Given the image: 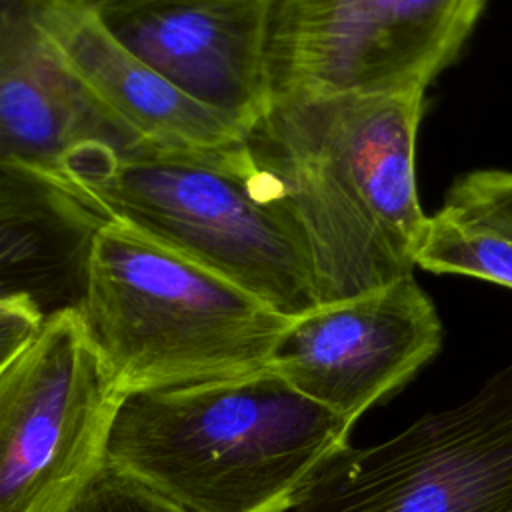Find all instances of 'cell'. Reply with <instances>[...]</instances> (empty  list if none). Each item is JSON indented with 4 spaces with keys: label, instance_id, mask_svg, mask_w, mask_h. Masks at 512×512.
I'll list each match as a JSON object with an SVG mask.
<instances>
[{
    "label": "cell",
    "instance_id": "obj_17",
    "mask_svg": "<svg viewBox=\"0 0 512 512\" xmlns=\"http://www.w3.org/2000/svg\"><path fill=\"white\" fill-rule=\"evenodd\" d=\"M106 0H0V32L38 28L70 10H100Z\"/></svg>",
    "mask_w": 512,
    "mask_h": 512
},
{
    "label": "cell",
    "instance_id": "obj_12",
    "mask_svg": "<svg viewBox=\"0 0 512 512\" xmlns=\"http://www.w3.org/2000/svg\"><path fill=\"white\" fill-rule=\"evenodd\" d=\"M34 34L50 38L66 68L144 142L174 148L220 146L248 132L184 94L124 48L96 10L66 12Z\"/></svg>",
    "mask_w": 512,
    "mask_h": 512
},
{
    "label": "cell",
    "instance_id": "obj_3",
    "mask_svg": "<svg viewBox=\"0 0 512 512\" xmlns=\"http://www.w3.org/2000/svg\"><path fill=\"white\" fill-rule=\"evenodd\" d=\"M352 426L264 368L126 392L106 462L186 512H286Z\"/></svg>",
    "mask_w": 512,
    "mask_h": 512
},
{
    "label": "cell",
    "instance_id": "obj_4",
    "mask_svg": "<svg viewBox=\"0 0 512 512\" xmlns=\"http://www.w3.org/2000/svg\"><path fill=\"white\" fill-rule=\"evenodd\" d=\"M80 312L124 392L264 370L292 322L220 274L114 220L94 238Z\"/></svg>",
    "mask_w": 512,
    "mask_h": 512
},
{
    "label": "cell",
    "instance_id": "obj_16",
    "mask_svg": "<svg viewBox=\"0 0 512 512\" xmlns=\"http://www.w3.org/2000/svg\"><path fill=\"white\" fill-rule=\"evenodd\" d=\"M46 322L42 310L24 294H0V366L22 354Z\"/></svg>",
    "mask_w": 512,
    "mask_h": 512
},
{
    "label": "cell",
    "instance_id": "obj_15",
    "mask_svg": "<svg viewBox=\"0 0 512 512\" xmlns=\"http://www.w3.org/2000/svg\"><path fill=\"white\" fill-rule=\"evenodd\" d=\"M68 512H186L132 474L104 464Z\"/></svg>",
    "mask_w": 512,
    "mask_h": 512
},
{
    "label": "cell",
    "instance_id": "obj_9",
    "mask_svg": "<svg viewBox=\"0 0 512 512\" xmlns=\"http://www.w3.org/2000/svg\"><path fill=\"white\" fill-rule=\"evenodd\" d=\"M274 0H106L98 18L134 56L206 108L250 128L272 104Z\"/></svg>",
    "mask_w": 512,
    "mask_h": 512
},
{
    "label": "cell",
    "instance_id": "obj_13",
    "mask_svg": "<svg viewBox=\"0 0 512 512\" xmlns=\"http://www.w3.org/2000/svg\"><path fill=\"white\" fill-rule=\"evenodd\" d=\"M416 268L472 276L512 288V240L458 222L438 210L428 216Z\"/></svg>",
    "mask_w": 512,
    "mask_h": 512
},
{
    "label": "cell",
    "instance_id": "obj_7",
    "mask_svg": "<svg viewBox=\"0 0 512 512\" xmlns=\"http://www.w3.org/2000/svg\"><path fill=\"white\" fill-rule=\"evenodd\" d=\"M488 0H274L272 100L412 92L452 66Z\"/></svg>",
    "mask_w": 512,
    "mask_h": 512
},
{
    "label": "cell",
    "instance_id": "obj_8",
    "mask_svg": "<svg viewBox=\"0 0 512 512\" xmlns=\"http://www.w3.org/2000/svg\"><path fill=\"white\" fill-rule=\"evenodd\" d=\"M442 346V322L414 274L292 318L268 366L298 392L356 422Z\"/></svg>",
    "mask_w": 512,
    "mask_h": 512
},
{
    "label": "cell",
    "instance_id": "obj_14",
    "mask_svg": "<svg viewBox=\"0 0 512 512\" xmlns=\"http://www.w3.org/2000/svg\"><path fill=\"white\" fill-rule=\"evenodd\" d=\"M440 210L458 222L512 240V172L484 168L460 174Z\"/></svg>",
    "mask_w": 512,
    "mask_h": 512
},
{
    "label": "cell",
    "instance_id": "obj_10",
    "mask_svg": "<svg viewBox=\"0 0 512 512\" xmlns=\"http://www.w3.org/2000/svg\"><path fill=\"white\" fill-rule=\"evenodd\" d=\"M142 142L66 68L50 38L0 36V162L54 178L82 148L126 152Z\"/></svg>",
    "mask_w": 512,
    "mask_h": 512
},
{
    "label": "cell",
    "instance_id": "obj_6",
    "mask_svg": "<svg viewBox=\"0 0 512 512\" xmlns=\"http://www.w3.org/2000/svg\"><path fill=\"white\" fill-rule=\"evenodd\" d=\"M292 512H512V360L464 402L342 446Z\"/></svg>",
    "mask_w": 512,
    "mask_h": 512
},
{
    "label": "cell",
    "instance_id": "obj_1",
    "mask_svg": "<svg viewBox=\"0 0 512 512\" xmlns=\"http://www.w3.org/2000/svg\"><path fill=\"white\" fill-rule=\"evenodd\" d=\"M426 92L274 98L248 128L306 232L320 306L414 274L428 216L416 186Z\"/></svg>",
    "mask_w": 512,
    "mask_h": 512
},
{
    "label": "cell",
    "instance_id": "obj_5",
    "mask_svg": "<svg viewBox=\"0 0 512 512\" xmlns=\"http://www.w3.org/2000/svg\"><path fill=\"white\" fill-rule=\"evenodd\" d=\"M80 310L0 366V512H68L106 464L124 398Z\"/></svg>",
    "mask_w": 512,
    "mask_h": 512
},
{
    "label": "cell",
    "instance_id": "obj_11",
    "mask_svg": "<svg viewBox=\"0 0 512 512\" xmlns=\"http://www.w3.org/2000/svg\"><path fill=\"white\" fill-rule=\"evenodd\" d=\"M0 174V294H24L46 318L80 310L92 244L108 220L52 176L10 162Z\"/></svg>",
    "mask_w": 512,
    "mask_h": 512
},
{
    "label": "cell",
    "instance_id": "obj_2",
    "mask_svg": "<svg viewBox=\"0 0 512 512\" xmlns=\"http://www.w3.org/2000/svg\"><path fill=\"white\" fill-rule=\"evenodd\" d=\"M54 178L106 220L184 254L288 318L320 306L300 218L246 136L198 148L88 146Z\"/></svg>",
    "mask_w": 512,
    "mask_h": 512
}]
</instances>
